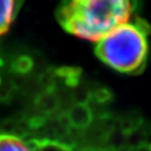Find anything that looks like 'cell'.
Masks as SVG:
<instances>
[{"label": "cell", "instance_id": "1", "mask_svg": "<svg viewBox=\"0 0 151 151\" xmlns=\"http://www.w3.org/2000/svg\"><path fill=\"white\" fill-rule=\"evenodd\" d=\"M133 10V4L124 0H76L63 4L58 19L70 34L97 43L129 22Z\"/></svg>", "mask_w": 151, "mask_h": 151}, {"label": "cell", "instance_id": "2", "mask_svg": "<svg viewBox=\"0 0 151 151\" xmlns=\"http://www.w3.org/2000/svg\"><path fill=\"white\" fill-rule=\"evenodd\" d=\"M148 32L140 22H128L97 42L96 54L103 63L120 73L143 68L148 57Z\"/></svg>", "mask_w": 151, "mask_h": 151}, {"label": "cell", "instance_id": "3", "mask_svg": "<svg viewBox=\"0 0 151 151\" xmlns=\"http://www.w3.org/2000/svg\"><path fill=\"white\" fill-rule=\"evenodd\" d=\"M68 121L73 127L76 128H85L92 121V113L90 108L85 104H75L68 111Z\"/></svg>", "mask_w": 151, "mask_h": 151}, {"label": "cell", "instance_id": "4", "mask_svg": "<svg viewBox=\"0 0 151 151\" xmlns=\"http://www.w3.org/2000/svg\"><path fill=\"white\" fill-rule=\"evenodd\" d=\"M17 5L12 0H0V35L5 34L10 27L18 12Z\"/></svg>", "mask_w": 151, "mask_h": 151}, {"label": "cell", "instance_id": "5", "mask_svg": "<svg viewBox=\"0 0 151 151\" xmlns=\"http://www.w3.org/2000/svg\"><path fill=\"white\" fill-rule=\"evenodd\" d=\"M0 151H34L22 138L15 134H0Z\"/></svg>", "mask_w": 151, "mask_h": 151}, {"label": "cell", "instance_id": "6", "mask_svg": "<svg viewBox=\"0 0 151 151\" xmlns=\"http://www.w3.org/2000/svg\"><path fill=\"white\" fill-rule=\"evenodd\" d=\"M35 103H36V105L40 110H43L44 112L50 113V112H53V111L56 110L58 101H57V99L54 96V94L52 92L47 91L42 93V94H39L36 97Z\"/></svg>", "mask_w": 151, "mask_h": 151}, {"label": "cell", "instance_id": "7", "mask_svg": "<svg viewBox=\"0 0 151 151\" xmlns=\"http://www.w3.org/2000/svg\"><path fill=\"white\" fill-rule=\"evenodd\" d=\"M34 67V60L27 56V55H22L18 56L11 63V70L17 74H27Z\"/></svg>", "mask_w": 151, "mask_h": 151}, {"label": "cell", "instance_id": "8", "mask_svg": "<svg viewBox=\"0 0 151 151\" xmlns=\"http://www.w3.org/2000/svg\"><path fill=\"white\" fill-rule=\"evenodd\" d=\"M80 151H96V150H93V149H90V148H85V149H82Z\"/></svg>", "mask_w": 151, "mask_h": 151}, {"label": "cell", "instance_id": "9", "mask_svg": "<svg viewBox=\"0 0 151 151\" xmlns=\"http://www.w3.org/2000/svg\"><path fill=\"white\" fill-rule=\"evenodd\" d=\"M4 64H5V62H4V60L0 57V67H2V66H4Z\"/></svg>", "mask_w": 151, "mask_h": 151}, {"label": "cell", "instance_id": "10", "mask_svg": "<svg viewBox=\"0 0 151 151\" xmlns=\"http://www.w3.org/2000/svg\"><path fill=\"white\" fill-rule=\"evenodd\" d=\"M0 84H1V77H0Z\"/></svg>", "mask_w": 151, "mask_h": 151}]
</instances>
